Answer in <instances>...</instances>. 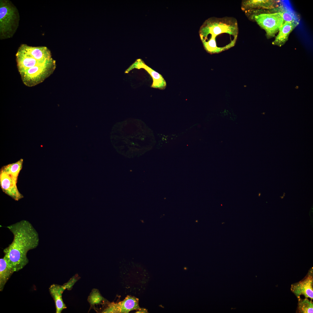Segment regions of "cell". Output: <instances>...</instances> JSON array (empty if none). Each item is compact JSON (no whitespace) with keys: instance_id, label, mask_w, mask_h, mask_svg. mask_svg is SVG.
<instances>
[{"instance_id":"cell-1","label":"cell","mask_w":313,"mask_h":313,"mask_svg":"<svg viewBox=\"0 0 313 313\" xmlns=\"http://www.w3.org/2000/svg\"><path fill=\"white\" fill-rule=\"evenodd\" d=\"M17 67L26 85L32 87L43 82L54 72L55 61L46 46L22 44L16 55Z\"/></svg>"},{"instance_id":"cell-2","label":"cell","mask_w":313,"mask_h":313,"mask_svg":"<svg viewBox=\"0 0 313 313\" xmlns=\"http://www.w3.org/2000/svg\"><path fill=\"white\" fill-rule=\"evenodd\" d=\"M110 139L119 152L137 154L142 153L154 143L151 130L141 120L128 119L113 126Z\"/></svg>"},{"instance_id":"cell-3","label":"cell","mask_w":313,"mask_h":313,"mask_svg":"<svg viewBox=\"0 0 313 313\" xmlns=\"http://www.w3.org/2000/svg\"><path fill=\"white\" fill-rule=\"evenodd\" d=\"M199 32L206 51L219 53L235 45L239 33L237 21L233 17H210L203 23Z\"/></svg>"},{"instance_id":"cell-4","label":"cell","mask_w":313,"mask_h":313,"mask_svg":"<svg viewBox=\"0 0 313 313\" xmlns=\"http://www.w3.org/2000/svg\"><path fill=\"white\" fill-rule=\"evenodd\" d=\"M12 233V243L4 249V258L14 272L23 268L28 263V252L39 245L38 233L28 221L22 220L7 227Z\"/></svg>"},{"instance_id":"cell-5","label":"cell","mask_w":313,"mask_h":313,"mask_svg":"<svg viewBox=\"0 0 313 313\" xmlns=\"http://www.w3.org/2000/svg\"><path fill=\"white\" fill-rule=\"evenodd\" d=\"M19 16L17 8L8 0L0 1V37L1 39L9 38L17 30Z\"/></svg>"},{"instance_id":"cell-6","label":"cell","mask_w":313,"mask_h":313,"mask_svg":"<svg viewBox=\"0 0 313 313\" xmlns=\"http://www.w3.org/2000/svg\"><path fill=\"white\" fill-rule=\"evenodd\" d=\"M264 10H255L245 12L250 20L254 21L266 32L268 37L274 36L283 23V14L281 12L265 13Z\"/></svg>"},{"instance_id":"cell-7","label":"cell","mask_w":313,"mask_h":313,"mask_svg":"<svg viewBox=\"0 0 313 313\" xmlns=\"http://www.w3.org/2000/svg\"><path fill=\"white\" fill-rule=\"evenodd\" d=\"M313 268H311L303 280L291 285V291L297 298L301 295L305 298L313 299Z\"/></svg>"},{"instance_id":"cell-8","label":"cell","mask_w":313,"mask_h":313,"mask_svg":"<svg viewBox=\"0 0 313 313\" xmlns=\"http://www.w3.org/2000/svg\"><path fill=\"white\" fill-rule=\"evenodd\" d=\"M141 68L145 69L152 77L153 82L151 86V88L162 90L165 89L167 84L163 76L146 65L141 59L137 60L125 70V73H128L134 68L139 69Z\"/></svg>"},{"instance_id":"cell-9","label":"cell","mask_w":313,"mask_h":313,"mask_svg":"<svg viewBox=\"0 0 313 313\" xmlns=\"http://www.w3.org/2000/svg\"><path fill=\"white\" fill-rule=\"evenodd\" d=\"M139 301L138 299L137 298L128 296L122 301L110 304L103 312L127 313L132 310H139L141 308L139 306Z\"/></svg>"},{"instance_id":"cell-10","label":"cell","mask_w":313,"mask_h":313,"mask_svg":"<svg viewBox=\"0 0 313 313\" xmlns=\"http://www.w3.org/2000/svg\"><path fill=\"white\" fill-rule=\"evenodd\" d=\"M0 184L3 191L16 201H18L23 196L17 189L16 180L2 169L0 172Z\"/></svg>"},{"instance_id":"cell-11","label":"cell","mask_w":313,"mask_h":313,"mask_svg":"<svg viewBox=\"0 0 313 313\" xmlns=\"http://www.w3.org/2000/svg\"><path fill=\"white\" fill-rule=\"evenodd\" d=\"M278 6L276 2L269 0H243L241 4V10L244 12L255 10H264L274 8Z\"/></svg>"},{"instance_id":"cell-12","label":"cell","mask_w":313,"mask_h":313,"mask_svg":"<svg viewBox=\"0 0 313 313\" xmlns=\"http://www.w3.org/2000/svg\"><path fill=\"white\" fill-rule=\"evenodd\" d=\"M297 26L290 22H285L280 27L279 32L272 44L281 47L283 45L288 39L290 33Z\"/></svg>"},{"instance_id":"cell-13","label":"cell","mask_w":313,"mask_h":313,"mask_svg":"<svg viewBox=\"0 0 313 313\" xmlns=\"http://www.w3.org/2000/svg\"><path fill=\"white\" fill-rule=\"evenodd\" d=\"M65 289L63 286L53 284L51 285L49 288V291L53 298L56 307V312L60 313L66 307L62 299V294Z\"/></svg>"},{"instance_id":"cell-14","label":"cell","mask_w":313,"mask_h":313,"mask_svg":"<svg viewBox=\"0 0 313 313\" xmlns=\"http://www.w3.org/2000/svg\"><path fill=\"white\" fill-rule=\"evenodd\" d=\"M14 272L3 257L0 259V291H2L7 281Z\"/></svg>"},{"instance_id":"cell-15","label":"cell","mask_w":313,"mask_h":313,"mask_svg":"<svg viewBox=\"0 0 313 313\" xmlns=\"http://www.w3.org/2000/svg\"><path fill=\"white\" fill-rule=\"evenodd\" d=\"M280 12L283 14V23L285 22H290L293 23L297 26L299 23V18L297 15L291 8L283 3L280 7Z\"/></svg>"},{"instance_id":"cell-16","label":"cell","mask_w":313,"mask_h":313,"mask_svg":"<svg viewBox=\"0 0 313 313\" xmlns=\"http://www.w3.org/2000/svg\"><path fill=\"white\" fill-rule=\"evenodd\" d=\"M23 163V159H21L15 163L3 167L1 169L17 180L19 174L22 168Z\"/></svg>"},{"instance_id":"cell-17","label":"cell","mask_w":313,"mask_h":313,"mask_svg":"<svg viewBox=\"0 0 313 313\" xmlns=\"http://www.w3.org/2000/svg\"><path fill=\"white\" fill-rule=\"evenodd\" d=\"M298 299V307L296 312L299 313H312L313 303L311 300L310 301L307 298L303 299L300 297Z\"/></svg>"},{"instance_id":"cell-18","label":"cell","mask_w":313,"mask_h":313,"mask_svg":"<svg viewBox=\"0 0 313 313\" xmlns=\"http://www.w3.org/2000/svg\"><path fill=\"white\" fill-rule=\"evenodd\" d=\"M136 313H148L147 310L145 309L141 308Z\"/></svg>"}]
</instances>
